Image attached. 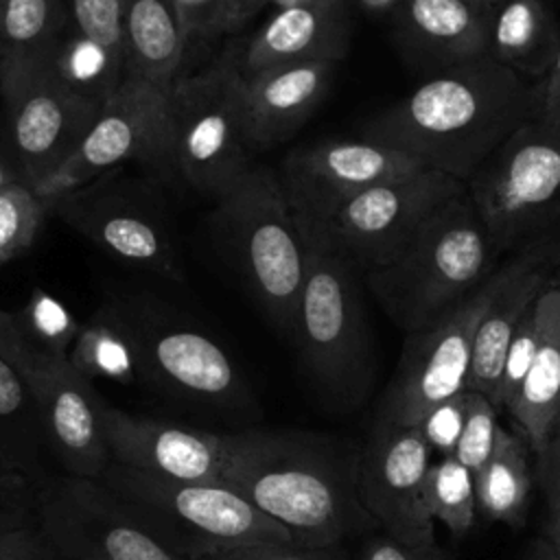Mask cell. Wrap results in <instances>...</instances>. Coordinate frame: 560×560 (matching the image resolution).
Wrapping results in <instances>:
<instances>
[{
    "label": "cell",
    "mask_w": 560,
    "mask_h": 560,
    "mask_svg": "<svg viewBox=\"0 0 560 560\" xmlns=\"http://www.w3.org/2000/svg\"><path fill=\"white\" fill-rule=\"evenodd\" d=\"M365 11L376 15H389L400 0H357Z\"/></svg>",
    "instance_id": "cell-49"
},
{
    "label": "cell",
    "mask_w": 560,
    "mask_h": 560,
    "mask_svg": "<svg viewBox=\"0 0 560 560\" xmlns=\"http://www.w3.org/2000/svg\"><path fill=\"white\" fill-rule=\"evenodd\" d=\"M466 182L422 166L378 182L346 201L319 232L361 276L400 256L459 195Z\"/></svg>",
    "instance_id": "cell-11"
},
{
    "label": "cell",
    "mask_w": 560,
    "mask_h": 560,
    "mask_svg": "<svg viewBox=\"0 0 560 560\" xmlns=\"http://www.w3.org/2000/svg\"><path fill=\"white\" fill-rule=\"evenodd\" d=\"M499 256L466 188L400 256L365 271L363 280L387 317L413 332L483 287Z\"/></svg>",
    "instance_id": "cell-5"
},
{
    "label": "cell",
    "mask_w": 560,
    "mask_h": 560,
    "mask_svg": "<svg viewBox=\"0 0 560 560\" xmlns=\"http://www.w3.org/2000/svg\"><path fill=\"white\" fill-rule=\"evenodd\" d=\"M354 560H451L438 542H407L389 534L372 536L363 542Z\"/></svg>",
    "instance_id": "cell-41"
},
{
    "label": "cell",
    "mask_w": 560,
    "mask_h": 560,
    "mask_svg": "<svg viewBox=\"0 0 560 560\" xmlns=\"http://www.w3.org/2000/svg\"><path fill=\"white\" fill-rule=\"evenodd\" d=\"M50 210L109 256L182 278L168 223L144 190L114 182L107 173L61 195Z\"/></svg>",
    "instance_id": "cell-15"
},
{
    "label": "cell",
    "mask_w": 560,
    "mask_h": 560,
    "mask_svg": "<svg viewBox=\"0 0 560 560\" xmlns=\"http://www.w3.org/2000/svg\"><path fill=\"white\" fill-rule=\"evenodd\" d=\"M66 0H0V92L7 94L46 68L68 33Z\"/></svg>",
    "instance_id": "cell-26"
},
{
    "label": "cell",
    "mask_w": 560,
    "mask_h": 560,
    "mask_svg": "<svg viewBox=\"0 0 560 560\" xmlns=\"http://www.w3.org/2000/svg\"><path fill=\"white\" fill-rule=\"evenodd\" d=\"M534 109V85L486 55L422 77L407 96L372 116L361 138L468 182Z\"/></svg>",
    "instance_id": "cell-1"
},
{
    "label": "cell",
    "mask_w": 560,
    "mask_h": 560,
    "mask_svg": "<svg viewBox=\"0 0 560 560\" xmlns=\"http://www.w3.org/2000/svg\"><path fill=\"white\" fill-rule=\"evenodd\" d=\"M545 324L536 357L505 407L521 427L534 453L542 451L553 433L560 409V267L542 287Z\"/></svg>",
    "instance_id": "cell-25"
},
{
    "label": "cell",
    "mask_w": 560,
    "mask_h": 560,
    "mask_svg": "<svg viewBox=\"0 0 560 560\" xmlns=\"http://www.w3.org/2000/svg\"><path fill=\"white\" fill-rule=\"evenodd\" d=\"M127 72L171 96L179 81L186 39L173 0H122Z\"/></svg>",
    "instance_id": "cell-27"
},
{
    "label": "cell",
    "mask_w": 560,
    "mask_h": 560,
    "mask_svg": "<svg viewBox=\"0 0 560 560\" xmlns=\"http://www.w3.org/2000/svg\"><path fill=\"white\" fill-rule=\"evenodd\" d=\"M24 182L35 188L77 151L101 107L63 90L42 70L2 94Z\"/></svg>",
    "instance_id": "cell-19"
},
{
    "label": "cell",
    "mask_w": 560,
    "mask_h": 560,
    "mask_svg": "<svg viewBox=\"0 0 560 560\" xmlns=\"http://www.w3.org/2000/svg\"><path fill=\"white\" fill-rule=\"evenodd\" d=\"M558 267L560 241H553L510 256V260L499 269L497 289L475 330L466 389L479 392L492 405L503 407L501 374L512 335L527 306Z\"/></svg>",
    "instance_id": "cell-20"
},
{
    "label": "cell",
    "mask_w": 560,
    "mask_h": 560,
    "mask_svg": "<svg viewBox=\"0 0 560 560\" xmlns=\"http://www.w3.org/2000/svg\"><path fill=\"white\" fill-rule=\"evenodd\" d=\"M225 483L291 532L298 545L332 547L372 527L359 497L361 448L311 431L228 433Z\"/></svg>",
    "instance_id": "cell-2"
},
{
    "label": "cell",
    "mask_w": 560,
    "mask_h": 560,
    "mask_svg": "<svg viewBox=\"0 0 560 560\" xmlns=\"http://www.w3.org/2000/svg\"><path fill=\"white\" fill-rule=\"evenodd\" d=\"M350 31L346 0L284 4L247 39L238 68L249 77L282 66L341 61L350 46Z\"/></svg>",
    "instance_id": "cell-22"
},
{
    "label": "cell",
    "mask_w": 560,
    "mask_h": 560,
    "mask_svg": "<svg viewBox=\"0 0 560 560\" xmlns=\"http://www.w3.org/2000/svg\"><path fill=\"white\" fill-rule=\"evenodd\" d=\"M536 475L547 499V508L560 505V435H551L536 453Z\"/></svg>",
    "instance_id": "cell-44"
},
{
    "label": "cell",
    "mask_w": 560,
    "mask_h": 560,
    "mask_svg": "<svg viewBox=\"0 0 560 560\" xmlns=\"http://www.w3.org/2000/svg\"><path fill=\"white\" fill-rule=\"evenodd\" d=\"M339 61H308L243 77L247 136L254 149L293 136L326 98Z\"/></svg>",
    "instance_id": "cell-23"
},
{
    "label": "cell",
    "mask_w": 560,
    "mask_h": 560,
    "mask_svg": "<svg viewBox=\"0 0 560 560\" xmlns=\"http://www.w3.org/2000/svg\"><path fill=\"white\" fill-rule=\"evenodd\" d=\"M499 254L560 241V125L527 120L466 182Z\"/></svg>",
    "instance_id": "cell-8"
},
{
    "label": "cell",
    "mask_w": 560,
    "mask_h": 560,
    "mask_svg": "<svg viewBox=\"0 0 560 560\" xmlns=\"http://www.w3.org/2000/svg\"><path fill=\"white\" fill-rule=\"evenodd\" d=\"M477 512L486 521L518 527L527 516L532 494V470L525 442L505 431L497 433V444L488 462L475 475Z\"/></svg>",
    "instance_id": "cell-30"
},
{
    "label": "cell",
    "mask_w": 560,
    "mask_h": 560,
    "mask_svg": "<svg viewBox=\"0 0 560 560\" xmlns=\"http://www.w3.org/2000/svg\"><path fill=\"white\" fill-rule=\"evenodd\" d=\"M35 523L61 560H184L96 479H48L35 497Z\"/></svg>",
    "instance_id": "cell-13"
},
{
    "label": "cell",
    "mask_w": 560,
    "mask_h": 560,
    "mask_svg": "<svg viewBox=\"0 0 560 560\" xmlns=\"http://www.w3.org/2000/svg\"><path fill=\"white\" fill-rule=\"evenodd\" d=\"M422 501L433 523L444 525L453 538H462L477 514L475 475L453 455L438 457L429 466Z\"/></svg>",
    "instance_id": "cell-32"
},
{
    "label": "cell",
    "mask_w": 560,
    "mask_h": 560,
    "mask_svg": "<svg viewBox=\"0 0 560 560\" xmlns=\"http://www.w3.org/2000/svg\"><path fill=\"white\" fill-rule=\"evenodd\" d=\"M96 481L184 560H203L252 545L295 542L289 529L230 483L175 481L116 462Z\"/></svg>",
    "instance_id": "cell-7"
},
{
    "label": "cell",
    "mask_w": 560,
    "mask_h": 560,
    "mask_svg": "<svg viewBox=\"0 0 560 560\" xmlns=\"http://www.w3.org/2000/svg\"><path fill=\"white\" fill-rule=\"evenodd\" d=\"M35 525V508L28 505V483L7 479L0 483V534Z\"/></svg>",
    "instance_id": "cell-43"
},
{
    "label": "cell",
    "mask_w": 560,
    "mask_h": 560,
    "mask_svg": "<svg viewBox=\"0 0 560 560\" xmlns=\"http://www.w3.org/2000/svg\"><path fill=\"white\" fill-rule=\"evenodd\" d=\"M101 413L112 462L175 481L225 483L228 433L136 416L107 400Z\"/></svg>",
    "instance_id": "cell-18"
},
{
    "label": "cell",
    "mask_w": 560,
    "mask_h": 560,
    "mask_svg": "<svg viewBox=\"0 0 560 560\" xmlns=\"http://www.w3.org/2000/svg\"><path fill=\"white\" fill-rule=\"evenodd\" d=\"M252 151L238 61L225 55L179 77L168 96L166 166L195 190L217 197L249 168Z\"/></svg>",
    "instance_id": "cell-9"
},
{
    "label": "cell",
    "mask_w": 560,
    "mask_h": 560,
    "mask_svg": "<svg viewBox=\"0 0 560 560\" xmlns=\"http://www.w3.org/2000/svg\"><path fill=\"white\" fill-rule=\"evenodd\" d=\"M525 560H560V540H536V545L527 551Z\"/></svg>",
    "instance_id": "cell-47"
},
{
    "label": "cell",
    "mask_w": 560,
    "mask_h": 560,
    "mask_svg": "<svg viewBox=\"0 0 560 560\" xmlns=\"http://www.w3.org/2000/svg\"><path fill=\"white\" fill-rule=\"evenodd\" d=\"M2 262H7V260H4V258H2V254H0V265H2Z\"/></svg>",
    "instance_id": "cell-54"
},
{
    "label": "cell",
    "mask_w": 560,
    "mask_h": 560,
    "mask_svg": "<svg viewBox=\"0 0 560 560\" xmlns=\"http://www.w3.org/2000/svg\"><path fill=\"white\" fill-rule=\"evenodd\" d=\"M72 26L127 61L122 0H66Z\"/></svg>",
    "instance_id": "cell-37"
},
{
    "label": "cell",
    "mask_w": 560,
    "mask_h": 560,
    "mask_svg": "<svg viewBox=\"0 0 560 560\" xmlns=\"http://www.w3.org/2000/svg\"><path fill=\"white\" fill-rule=\"evenodd\" d=\"M44 70L63 90L103 109L127 77V61L72 26L50 52Z\"/></svg>",
    "instance_id": "cell-31"
},
{
    "label": "cell",
    "mask_w": 560,
    "mask_h": 560,
    "mask_svg": "<svg viewBox=\"0 0 560 560\" xmlns=\"http://www.w3.org/2000/svg\"><path fill=\"white\" fill-rule=\"evenodd\" d=\"M551 435H560V409H558V416H556V422H553V433Z\"/></svg>",
    "instance_id": "cell-53"
},
{
    "label": "cell",
    "mask_w": 560,
    "mask_h": 560,
    "mask_svg": "<svg viewBox=\"0 0 560 560\" xmlns=\"http://www.w3.org/2000/svg\"><path fill=\"white\" fill-rule=\"evenodd\" d=\"M48 451L33 396L0 350V472L18 477L39 492L48 481L44 453Z\"/></svg>",
    "instance_id": "cell-28"
},
{
    "label": "cell",
    "mask_w": 560,
    "mask_h": 560,
    "mask_svg": "<svg viewBox=\"0 0 560 560\" xmlns=\"http://www.w3.org/2000/svg\"><path fill=\"white\" fill-rule=\"evenodd\" d=\"M422 166L413 155L368 138L324 140L289 153L278 177L298 221L319 228L365 188Z\"/></svg>",
    "instance_id": "cell-16"
},
{
    "label": "cell",
    "mask_w": 560,
    "mask_h": 560,
    "mask_svg": "<svg viewBox=\"0 0 560 560\" xmlns=\"http://www.w3.org/2000/svg\"><path fill=\"white\" fill-rule=\"evenodd\" d=\"M48 210L50 206L26 182L0 188V254L4 260L31 247Z\"/></svg>",
    "instance_id": "cell-34"
},
{
    "label": "cell",
    "mask_w": 560,
    "mask_h": 560,
    "mask_svg": "<svg viewBox=\"0 0 560 560\" xmlns=\"http://www.w3.org/2000/svg\"><path fill=\"white\" fill-rule=\"evenodd\" d=\"M545 538L560 540V505L549 510V518H547V525H545Z\"/></svg>",
    "instance_id": "cell-50"
},
{
    "label": "cell",
    "mask_w": 560,
    "mask_h": 560,
    "mask_svg": "<svg viewBox=\"0 0 560 560\" xmlns=\"http://www.w3.org/2000/svg\"><path fill=\"white\" fill-rule=\"evenodd\" d=\"M387 18L400 57L422 77L488 55L490 11L466 0H400Z\"/></svg>",
    "instance_id": "cell-21"
},
{
    "label": "cell",
    "mask_w": 560,
    "mask_h": 560,
    "mask_svg": "<svg viewBox=\"0 0 560 560\" xmlns=\"http://www.w3.org/2000/svg\"><path fill=\"white\" fill-rule=\"evenodd\" d=\"M210 238L267 322L293 339L308 247L278 171L249 166L214 197Z\"/></svg>",
    "instance_id": "cell-3"
},
{
    "label": "cell",
    "mask_w": 560,
    "mask_h": 560,
    "mask_svg": "<svg viewBox=\"0 0 560 560\" xmlns=\"http://www.w3.org/2000/svg\"><path fill=\"white\" fill-rule=\"evenodd\" d=\"M20 332L39 350L68 357L81 328L68 306L44 289H35L20 311L11 313Z\"/></svg>",
    "instance_id": "cell-33"
},
{
    "label": "cell",
    "mask_w": 560,
    "mask_h": 560,
    "mask_svg": "<svg viewBox=\"0 0 560 560\" xmlns=\"http://www.w3.org/2000/svg\"><path fill=\"white\" fill-rule=\"evenodd\" d=\"M534 118L536 120H545V122H553V125H560V92L551 98H545L536 105V112H534Z\"/></svg>",
    "instance_id": "cell-48"
},
{
    "label": "cell",
    "mask_w": 560,
    "mask_h": 560,
    "mask_svg": "<svg viewBox=\"0 0 560 560\" xmlns=\"http://www.w3.org/2000/svg\"><path fill=\"white\" fill-rule=\"evenodd\" d=\"M186 44L225 31V0H173Z\"/></svg>",
    "instance_id": "cell-40"
},
{
    "label": "cell",
    "mask_w": 560,
    "mask_h": 560,
    "mask_svg": "<svg viewBox=\"0 0 560 560\" xmlns=\"http://www.w3.org/2000/svg\"><path fill=\"white\" fill-rule=\"evenodd\" d=\"M466 2H470V4H477V7H481V9L492 11L494 7H499V4H501V2H505V0H466Z\"/></svg>",
    "instance_id": "cell-52"
},
{
    "label": "cell",
    "mask_w": 560,
    "mask_h": 560,
    "mask_svg": "<svg viewBox=\"0 0 560 560\" xmlns=\"http://www.w3.org/2000/svg\"><path fill=\"white\" fill-rule=\"evenodd\" d=\"M68 361L90 383L103 378L120 385H144L138 346L114 300L101 304L81 324Z\"/></svg>",
    "instance_id": "cell-29"
},
{
    "label": "cell",
    "mask_w": 560,
    "mask_h": 560,
    "mask_svg": "<svg viewBox=\"0 0 560 560\" xmlns=\"http://www.w3.org/2000/svg\"><path fill=\"white\" fill-rule=\"evenodd\" d=\"M138 346L144 385L225 422H254L258 400L225 352L195 319L153 295L112 298Z\"/></svg>",
    "instance_id": "cell-6"
},
{
    "label": "cell",
    "mask_w": 560,
    "mask_h": 560,
    "mask_svg": "<svg viewBox=\"0 0 560 560\" xmlns=\"http://www.w3.org/2000/svg\"><path fill=\"white\" fill-rule=\"evenodd\" d=\"M269 0H225V28H234L249 20Z\"/></svg>",
    "instance_id": "cell-45"
},
{
    "label": "cell",
    "mask_w": 560,
    "mask_h": 560,
    "mask_svg": "<svg viewBox=\"0 0 560 560\" xmlns=\"http://www.w3.org/2000/svg\"><path fill=\"white\" fill-rule=\"evenodd\" d=\"M558 92H560V52H558V57H556V61H553L549 74H547L538 85H534L536 105H538L540 101H545V98L556 96ZM534 112H536V109H534Z\"/></svg>",
    "instance_id": "cell-46"
},
{
    "label": "cell",
    "mask_w": 560,
    "mask_h": 560,
    "mask_svg": "<svg viewBox=\"0 0 560 560\" xmlns=\"http://www.w3.org/2000/svg\"><path fill=\"white\" fill-rule=\"evenodd\" d=\"M497 411L499 407L492 405L483 394L468 389V411L453 457L472 475L481 470L494 451L497 433L501 429L497 422Z\"/></svg>",
    "instance_id": "cell-35"
},
{
    "label": "cell",
    "mask_w": 560,
    "mask_h": 560,
    "mask_svg": "<svg viewBox=\"0 0 560 560\" xmlns=\"http://www.w3.org/2000/svg\"><path fill=\"white\" fill-rule=\"evenodd\" d=\"M542 324H545V306H542V289L540 293L534 298V302L527 306L523 319L518 322L508 354H505V363H503V374H501V402L503 407L510 405L512 396L516 394L518 385L523 383L536 350L540 346V337H542Z\"/></svg>",
    "instance_id": "cell-36"
},
{
    "label": "cell",
    "mask_w": 560,
    "mask_h": 560,
    "mask_svg": "<svg viewBox=\"0 0 560 560\" xmlns=\"http://www.w3.org/2000/svg\"><path fill=\"white\" fill-rule=\"evenodd\" d=\"M203 560H354L341 545L332 547H304L298 542L289 545H252L230 551L214 553Z\"/></svg>",
    "instance_id": "cell-39"
},
{
    "label": "cell",
    "mask_w": 560,
    "mask_h": 560,
    "mask_svg": "<svg viewBox=\"0 0 560 560\" xmlns=\"http://www.w3.org/2000/svg\"><path fill=\"white\" fill-rule=\"evenodd\" d=\"M168 94L127 72L72 158L33 190L50 206L127 162L166 166Z\"/></svg>",
    "instance_id": "cell-14"
},
{
    "label": "cell",
    "mask_w": 560,
    "mask_h": 560,
    "mask_svg": "<svg viewBox=\"0 0 560 560\" xmlns=\"http://www.w3.org/2000/svg\"><path fill=\"white\" fill-rule=\"evenodd\" d=\"M302 230L308 265L291 343L324 405L354 411L368 400L376 376L363 276L319 232L304 225Z\"/></svg>",
    "instance_id": "cell-4"
},
{
    "label": "cell",
    "mask_w": 560,
    "mask_h": 560,
    "mask_svg": "<svg viewBox=\"0 0 560 560\" xmlns=\"http://www.w3.org/2000/svg\"><path fill=\"white\" fill-rule=\"evenodd\" d=\"M0 560H61L37 523L0 534Z\"/></svg>",
    "instance_id": "cell-42"
},
{
    "label": "cell",
    "mask_w": 560,
    "mask_h": 560,
    "mask_svg": "<svg viewBox=\"0 0 560 560\" xmlns=\"http://www.w3.org/2000/svg\"><path fill=\"white\" fill-rule=\"evenodd\" d=\"M433 453L418 427L372 422L359 464V497L385 534L407 542H435L422 501Z\"/></svg>",
    "instance_id": "cell-17"
},
{
    "label": "cell",
    "mask_w": 560,
    "mask_h": 560,
    "mask_svg": "<svg viewBox=\"0 0 560 560\" xmlns=\"http://www.w3.org/2000/svg\"><path fill=\"white\" fill-rule=\"evenodd\" d=\"M0 350L24 378L44 429L48 453L66 475L101 479L112 464L103 427V396L81 376L68 357L35 348L0 308Z\"/></svg>",
    "instance_id": "cell-10"
},
{
    "label": "cell",
    "mask_w": 560,
    "mask_h": 560,
    "mask_svg": "<svg viewBox=\"0 0 560 560\" xmlns=\"http://www.w3.org/2000/svg\"><path fill=\"white\" fill-rule=\"evenodd\" d=\"M499 269L435 322L407 332L396 372L381 396L376 422L416 427L435 405L466 392L475 330L497 289Z\"/></svg>",
    "instance_id": "cell-12"
},
{
    "label": "cell",
    "mask_w": 560,
    "mask_h": 560,
    "mask_svg": "<svg viewBox=\"0 0 560 560\" xmlns=\"http://www.w3.org/2000/svg\"><path fill=\"white\" fill-rule=\"evenodd\" d=\"M560 52L551 0H505L490 11L488 57L538 85Z\"/></svg>",
    "instance_id": "cell-24"
},
{
    "label": "cell",
    "mask_w": 560,
    "mask_h": 560,
    "mask_svg": "<svg viewBox=\"0 0 560 560\" xmlns=\"http://www.w3.org/2000/svg\"><path fill=\"white\" fill-rule=\"evenodd\" d=\"M13 182H22V179H18L15 171L0 158V188L9 186V184H13Z\"/></svg>",
    "instance_id": "cell-51"
},
{
    "label": "cell",
    "mask_w": 560,
    "mask_h": 560,
    "mask_svg": "<svg viewBox=\"0 0 560 560\" xmlns=\"http://www.w3.org/2000/svg\"><path fill=\"white\" fill-rule=\"evenodd\" d=\"M468 411V389L435 405L416 427L420 429L433 455L446 457L455 453L464 420Z\"/></svg>",
    "instance_id": "cell-38"
}]
</instances>
